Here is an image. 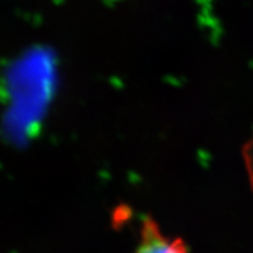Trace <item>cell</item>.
<instances>
[{
  "label": "cell",
  "mask_w": 253,
  "mask_h": 253,
  "mask_svg": "<svg viewBox=\"0 0 253 253\" xmlns=\"http://www.w3.org/2000/svg\"><path fill=\"white\" fill-rule=\"evenodd\" d=\"M135 253H188V251L181 239L168 240L161 233L156 221L147 217L142 226L140 246Z\"/></svg>",
  "instance_id": "1"
},
{
  "label": "cell",
  "mask_w": 253,
  "mask_h": 253,
  "mask_svg": "<svg viewBox=\"0 0 253 253\" xmlns=\"http://www.w3.org/2000/svg\"><path fill=\"white\" fill-rule=\"evenodd\" d=\"M244 160L246 168H248V172L250 176V181H251L253 188V135L252 137L248 141V143L244 145Z\"/></svg>",
  "instance_id": "2"
}]
</instances>
